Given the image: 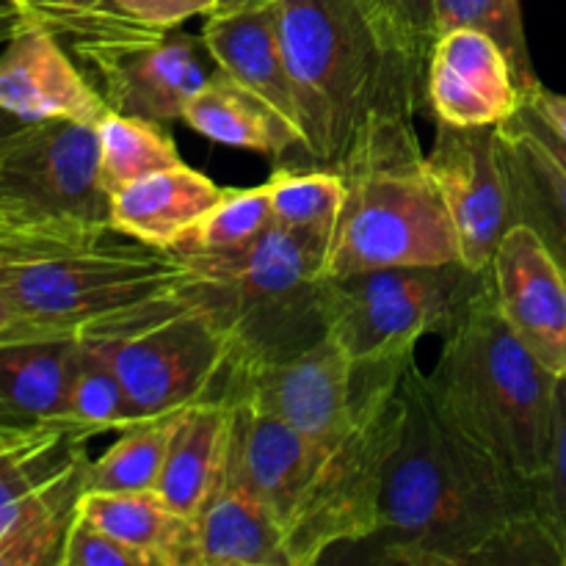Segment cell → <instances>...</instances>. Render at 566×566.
Here are the masks:
<instances>
[{
  "label": "cell",
  "instance_id": "obj_1",
  "mask_svg": "<svg viewBox=\"0 0 566 566\" xmlns=\"http://www.w3.org/2000/svg\"><path fill=\"white\" fill-rule=\"evenodd\" d=\"M407 423L387 473L381 562L407 566L562 564L534 481L470 440L437 409L418 363L407 368Z\"/></svg>",
  "mask_w": 566,
  "mask_h": 566
},
{
  "label": "cell",
  "instance_id": "obj_2",
  "mask_svg": "<svg viewBox=\"0 0 566 566\" xmlns=\"http://www.w3.org/2000/svg\"><path fill=\"white\" fill-rule=\"evenodd\" d=\"M188 254L138 243L111 221L0 224V293L44 337H111L191 298Z\"/></svg>",
  "mask_w": 566,
  "mask_h": 566
},
{
  "label": "cell",
  "instance_id": "obj_3",
  "mask_svg": "<svg viewBox=\"0 0 566 566\" xmlns=\"http://www.w3.org/2000/svg\"><path fill=\"white\" fill-rule=\"evenodd\" d=\"M310 166L337 169L368 127L415 119L426 64L359 0H276Z\"/></svg>",
  "mask_w": 566,
  "mask_h": 566
},
{
  "label": "cell",
  "instance_id": "obj_4",
  "mask_svg": "<svg viewBox=\"0 0 566 566\" xmlns=\"http://www.w3.org/2000/svg\"><path fill=\"white\" fill-rule=\"evenodd\" d=\"M426 387L462 434L523 479H542L556 429L558 376L506 326L492 271L451 332L442 335V352L426 374Z\"/></svg>",
  "mask_w": 566,
  "mask_h": 566
},
{
  "label": "cell",
  "instance_id": "obj_5",
  "mask_svg": "<svg viewBox=\"0 0 566 566\" xmlns=\"http://www.w3.org/2000/svg\"><path fill=\"white\" fill-rule=\"evenodd\" d=\"M346 199L324 260L326 280L459 260L451 219L426 166L415 119L368 127L337 166Z\"/></svg>",
  "mask_w": 566,
  "mask_h": 566
},
{
  "label": "cell",
  "instance_id": "obj_6",
  "mask_svg": "<svg viewBox=\"0 0 566 566\" xmlns=\"http://www.w3.org/2000/svg\"><path fill=\"white\" fill-rule=\"evenodd\" d=\"M415 352L357 365L352 412L318 442L313 468L282 525L287 566L318 564L332 547L374 539L381 497L407 423V368Z\"/></svg>",
  "mask_w": 566,
  "mask_h": 566
},
{
  "label": "cell",
  "instance_id": "obj_7",
  "mask_svg": "<svg viewBox=\"0 0 566 566\" xmlns=\"http://www.w3.org/2000/svg\"><path fill=\"white\" fill-rule=\"evenodd\" d=\"M329 238L332 232L271 224L258 241L232 252L188 254L199 271L193 296L232 343V370L282 363L329 337L324 304Z\"/></svg>",
  "mask_w": 566,
  "mask_h": 566
},
{
  "label": "cell",
  "instance_id": "obj_8",
  "mask_svg": "<svg viewBox=\"0 0 566 566\" xmlns=\"http://www.w3.org/2000/svg\"><path fill=\"white\" fill-rule=\"evenodd\" d=\"M490 276L459 260L392 265L324 282L329 337L354 365L415 352L420 337L446 335Z\"/></svg>",
  "mask_w": 566,
  "mask_h": 566
},
{
  "label": "cell",
  "instance_id": "obj_9",
  "mask_svg": "<svg viewBox=\"0 0 566 566\" xmlns=\"http://www.w3.org/2000/svg\"><path fill=\"white\" fill-rule=\"evenodd\" d=\"M114 365L133 420L171 418L188 407L227 401L235 352L208 307L193 296L125 335L81 337Z\"/></svg>",
  "mask_w": 566,
  "mask_h": 566
},
{
  "label": "cell",
  "instance_id": "obj_10",
  "mask_svg": "<svg viewBox=\"0 0 566 566\" xmlns=\"http://www.w3.org/2000/svg\"><path fill=\"white\" fill-rule=\"evenodd\" d=\"M94 75L108 111L153 122L182 119L186 103L216 75L202 36L133 25L66 42Z\"/></svg>",
  "mask_w": 566,
  "mask_h": 566
},
{
  "label": "cell",
  "instance_id": "obj_11",
  "mask_svg": "<svg viewBox=\"0 0 566 566\" xmlns=\"http://www.w3.org/2000/svg\"><path fill=\"white\" fill-rule=\"evenodd\" d=\"M50 219L111 221L97 125L33 122L0 153V224Z\"/></svg>",
  "mask_w": 566,
  "mask_h": 566
},
{
  "label": "cell",
  "instance_id": "obj_12",
  "mask_svg": "<svg viewBox=\"0 0 566 566\" xmlns=\"http://www.w3.org/2000/svg\"><path fill=\"white\" fill-rule=\"evenodd\" d=\"M426 166L451 219L459 263L470 271H486L512 227V199L497 127H453L437 122Z\"/></svg>",
  "mask_w": 566,
  "mask_h": 566
},
{
  "label": "cell",
  "instance_id": "obj_13",
  "mask_svg": "<svg viewBox=\"0 0 566 566\" xmlns=\"http://www.w3.org/2000/svg\"><path fill=\"white\" fill-rule=\"evenodd\" d=\"M357 365L332 337L282 363L232 370L227 401L285 420L313 442L340 431L352 412Z\"/></svg>",
  "mask_w": 566,
  "mask_h": 566
},
{
  "label": "cell",
  "instance_id": "obj_14",
  "mask_svg": "<svg viewBox=\"0 0 566 566\" xmlns=\"http://www.w3.org/2000/svg\"><path fill=\"white\" fill-rule=\"evenodd\" d=\"M426 105L434 122L453 127H497L525 103L506 50L481 28L437 33L426 61Z\"/></svg>",
  "mask_w": 566,
  "mask_h": 566
},
{
  "label": "cell",
  "instance_id": "obj_15",
  "mask_svg": "<svg viewBox=\"0 0 566 566\" xmlns=\"http://www.w3.org/2000/svg\"><path fill=\"white\" fill-rule=\"evenodd\" d=\"M492 287L503 321L551 370L566 376V269L534 227L514 221L492 258Z\"/></svg>",
  "mask_w": 566,
  "mask_h": 566
},
{
  "label": "cell",
  "instance_id": "obj_16",
  "mask_svg": "<svg viewBox=\"0 0 566 566\" xmlns=\"http://www.w3.org/2000/svg\"><path fill=\"white\" fill-rule=\"evenodd\" d=\"M0 108L22 122H86L105 114L103 94L75 66L53 28L22 9V22L0 53Z\"/></svg>",
  "mask_w": 566,
  "mask_h": 566
},
{
  "label": "cell",
  "instance_id": "obj_17",
  "mask_svg": "<svg viewBox=\"0 0 566 566\" xmlns=\"http://www.w3.org/2000/svg\"><path fill=\"white\" fill-rule=\"evenodd\" d=\"M202 42L221 75L252 94L302 138L296 92L280 39L276 0L230 14H208Z\"/></svg>",
  "mask_w": 566,
  "mask_h": 566
},
{
  "label": "cell",
  "instance_id": "obj_18",
  "mask_svg": "<svg viewBox=\"0 0 566 566\" xmlns=\"http://www.w3.org/2000/svg\"><path fill=\"white\" fill-rule=\"evenodd\" d=\"M77 337L0 343V442L61 426Z\"/></svg>",
  "mask_w": 566,
  "mask_h": 566
},
{
  "label": "cell",
  "instance_id": "obj_19",
  "mask_svg": "<svg viewBox=\"0 0 566 566\" xmlns=\"http://www.w3.org/2000/svg\"><path fill=\"white\" fill-rule=\"evenodd\" d=\"M188 566H287L280 523L241 479L232 451H227L224 473L193 520Z\"/></svg>",
  "mask_w": 566,
  "mask_h": 566
},
{
  "label": "cell",
  "instance_id": "obj_20",
  "mask_svg": "<svg viewBox=\"0 0 566 566\" xmlns=\"http://www.w3.org/2000/svg\"><path fill=\"white\" fill-rule=\"evenodd\" d=\"M315 448L318 442L304 437L285 420L235 403L232 459L249 490L274 514L280 531L307 481Z\"/></svg>",
  "mask_w": 566,
  "mask_h": 566
},
{
  "label": "cell",
  "instance_id": "obj_21",
  "mask_svg": "<svg viewBox=\"0 0 566 566\" xmlns=\"http://www.w3.org/2000/svg\"><path fill=\"white\" fill-rule=\"evenodd\" d=\"M224 193L210 177L180 164L111 193V227L138 243L175 249L210 205Z\"/></svg>",
  "mask_w": 566,
  "mask_h": 566
},
{
  "label": "cell",
  "instance_id": "obj_22",
  "mask_svg": "<svg viewBox=\"0 0 566 566\" xmlns=\"http://www.w3.org/2000/svg\"><path fill=\"white\" fill-rule=\"evenodd\" d=\"M235 403L208 401L175 415L166 462L155 490L171 509L197 520L219 484L230 451Z\"/></svg>",
  "mask_w": 566,
  "mask_h": 566
},
{
  "label": "cell",
  "instance_id": "obj_23",
  "mask_svg": "<svg viewBox=\"0 0 566 566\" xmlns=\"http://www.w3.org/2000/svg\"><path fill=\"white\" fill-rule=\"evenodd\" d=\"M182 122L210 142L260 153L276 166H310L302 138L219 70L188 99Z\"/></svg>",
  "mask_w": 566,
  "mask_h": 566
},
{
  "label": "cell",
  "instance_id": "obj_24",
  "mask_svg": "<svg viewBox=\"0 0 566 566\" xmlns=\"http://www.w3.org/2000/svg\"><path fill=\"white\" fill-rule=\"evenodd\" d=\"M77 514L138 547L158 566H188L193 547V520L171 509L158 490L83 492Z\"/></svg>",
  "mask_w": 566,
  "mask_h": 566
},
{
  "label": "cell",
  "instance_id": "obj_25",
  "mask_svg": "<svg viewBox=\"0 0 566 566\" xmlns=\"http://www.w3.org/2000/svg\"><path fill=\"white\" fill-rule=\"evenodd\" d=\"M497 136L512 199V224L523 221L534 227L566 269V177L542 153L517 114L497 125Z\"/></svg>",
  "mask_w": 566,
  "mask_h": 566
},
{
  "label": "cell",
  "instance_id": "obj_26",
  "mask_svg": "<svg viewBox=\"0 0 566 566\" xmlns=\"http://www.w3.org/2000/svg\"><path fill=\"white\" fill-rule=\"evenodd\" d=\"M99 147V186L103 191L116 193L133 182L164 169L182 164L175 138L164 130V122L127 116L108 111L97 122Z\"/></svg>",
  "mask_w": 566,
  "mask_h": 566
},
{
  "label": "cell",
  "instance_id": "obj_27",
  "mask_svg": "<svg viewBox=\"0 0 566 566\" xmlns=\"http://www.w3.org/2000/svg\"><path fill=\"white\" fill-rule=\"evenodd\" d=\"M171 426L175 415L119 431L108 451L99 453L97 459H88L83 492L155 490L166 462Z\"/></svg>",
  "mask_w": 566,
  "mask_h": 566
},
{
  "label": "cell",
  "instance_id": "obj_28",
  "mask_svg": "<svg viewBox=\"0 0 566 566\" xmlns=\"http://www.w3.org/2000/svg\"><path fill=\"white\" fill-rule=\"evenodd\" d=\"M61 426L99 437L105 431H125L136 426L114 365L92 343L77 337V359Z\"/></svg>",
  "mask_w": 566,
  "mask_h": 566
},
{
  "label": "cell",
  "instance_id": "obj_29",
  "mask_svg": "<svg viewBox=\"0 0 566 566\" xmlns=\"http://www.w3.org/2000/svg\"><path fill=\"white\" fill-rule=\"evenodd\" d=\"M265 193L274 224L315 232H335L346 199L343 177L324 166H276L265 182Z\"/></svg>",
  "mask_w": 566,
  "mask_h": 566
},
{
  "label": "cell",
  "instance_id": "obj_30",
  "mask_svg": "<svg viewBox=\"0 0 566 566\" xmlns=\"http://www.w3.org/2000/svg\"><path fill=\"white\" fill-rule=\"evenodd\" d=\"M271 224H274V216H271L265 186L224 188L216 205H210L202 219L177 241L175 252H232V249L258 241Z\"/></svg>",
  "mask_w": 566,
  "mask_h": 566
},
{
  "label": "cell",
  "instance_id": "obj_31",
  "mask_svg": "<svg viewBox=\"0 0 566 566\" xmlns=\"http://www.w3.org/2000/svg\"><path fill=\"white\" fill-rule=\"evenodd\" d=\"M434 14L437 31L470 25L495 36L501 48L506 50L523 92L528 94L531 88L539 86L534 61H531L528 39H525L520 0H434Z\"/></svg>",
  "mask_w": 566,
  "mask_h": 566
},
{
  "label": "cell",
  "instance_id": "obj_32",
  "mask_svg": "<svg viewBox=\"0 0 566 566\" xmlns=\"http://www.w3.org/2000/svg\"><path fill=\"white\" fill-rule=\"evenodd\" d=\"M536 484V495H539L542 517H545L547 531L556 539L558 551L566 547V376L558 379L556 387V429H553V448L547 470L542 473Z\"/></svg>",
  "mask_w": 566,
  "mask_h": 566
},
{
  "label": "cell",
  "instance_id": "obj_33",
  "mask_svg": "<svg viewBox=\"0 0 566 566\" xmlns=\"http://www.w3.org/2000/svg\"><path fill=\"white\" fill-rule=\"evenodd\" d=\"M59 566H158L153 556L105 534L86 517L75 514L66 531Z\"/></svg>",
  "mask_w": 566,
  "mask_h": 566
},
{
  "label": "cell",
  "instance_id": "obj_34",
  "mask_svg": "<svg viewBox=\"0 0 566 566\" xmlns=\"http://www.w3.org/2000/svg\"><path fill=\"white\" fill-rule=\"evenodd\" d=\"M403 48L420 61H429V50L437 39L434 0H359Z\"/></svg>",
  "mask_w": 566,
  "mask_h": 566
},
{
  "label": "cell",
  "instance_id": "obj_35",
  "mask_svg": "<svg viewBox=\"0 0 566 566\" xmlns=\"http://www.w3.org/2000/svg\"><path fill=\"white\" fill-rule=\"evenodd\" d=\"M92 6H105L138 25L169 31L191 17L213 14L216 0H88Z\"/></svg>",
  "mask_w": 566,
  "mask_h": 566
},
{
  "label": "cell",
  "instance_id": "obj_36",
  "mask_svg": "<svg viewBox=\"0 0 566 566\" xmlns=\"http://www.w3.org/2000/svg\"><path fill=\"white\" fill-rule=\"evenodd\" d=\"M517 116L523 119V125L528 127L531 136L536 138V144L542 147V153H545L547 158L556 164V169L566 177V142H564V138L558 136V133L553 130V127L547 125L545 119H539V116H536L534 111H531L525 103H523V108L517 111Z\"/></svg>",
  "mask_w": 566,
  "mask_h": 566
},
{
  "label": "cell",
  "instance_id": "obj_37",
  "mask_svg": "<svg viewBox=\"0 0 566 566\" xmlns=\"http://www.w3.org/2000/svg\"><path fill=\"white\" fill-rule=\"evenodd\" d=\"M525 105H528L539 119H545L566 142V94L551 92V88H545L539 83V86H534L525 94Z\"/></svg>",
  "mask_w": 566,
  "mask_h": 566
},
{
  "label": "cell",
  "instance_id": "obj_38",
  "mask_svg": "<svg viewBox=\"0 0 566 566\" xmlns=\"http://www.w3.org/2000/svg\"><path fill=\"white\" fill-rule=\"evenodd\" d=\"M42 332L36 326L28 324L14 307H11L9 298L0 293V343L6 340H42Z\"/></svg>",
  "mask_w": 566,
  "mask_h": 566
},
{
  "label": "cell",
  "instance_id": "obj_39",
  "mask_svg": "<svg viewBox=\"0 0 566 566\" xmlns=\"http://www.w3.org/2000/svg\"><path fill=\"white\" fill-rule=\"evenodd\" d=\"M14 3L42 22L59 20V17H64L66 11L77 9V6H92L86 3V0H14Z\"/></svg>",
  "mask_w": 566,
  "mask_h": 566
},
{
  "label": "cell",
  "instance_id": "obj_40",
  "mask_svg": "<svg viewBox=\"0 0 566 566\" xmlns=\"http://www.w3.org/2000/svg\"><path fill=\"white\" fill-rule=\"evenodd\" d=\"M31 125L33 122H22L17 119V116H11L9 111L0 108V153H3L11 142H17Z\"/></svg>",
  "mask_w": 566,
  "mask_h": 566
},
{
  "label": "cell",
  "instance_id": "obj_41",
  "mask_svg": "<svg viewBox=\"0 0 566 566\" xmlns=\"http://www.w3.org/2000/svg\"><path fill=\"white\" fill-rule=\"evenodd\" d=\"M22 22V9L20 6H11V9H0V44L9 42L14 36V31Z\"/></svg>",
  "mask_w": 566,
  "mask_h": 566
},
{
  "label": "cell",
  "instance_id": "obj_42",
  "mask_svg": "<svg viewBox=\"0 0 566 566\" xmlns=\"http://www.w3.org/2000/svg\"><path fill=\"white\" fill-rule=\"evenodd\" d=\"M263 3H271V0H216L213 14H230V11L252 9V6H263Z\"/></svg>",
  "mask_w": 566,
  "mask_h": 566
},
{
  "label": "cell",
  "instance_id": "obj_43",
  "mask_svg": "<svg viewBox=\"0 0 566 566\" xmlns=\"http://www.w3.org/2000/svg\"><path fill=\"white\" fill-rule=\"evenodd\" d=\"M11 6H17L14 0H0V9H11Z\"/></svg>",
  "mask_w": 566,
  "mask_h": 566
},
{
  "label": "cell",
  "instance_id": "obj_44",
  "mask_svg": "<svg viewBox=\"0 0 566 566\" xmlns=\"http://www.w3.org/2000/svg\"><path fill=\"white\" fill-rule=\"evenodd\" d=\"M562 566H566V547H564V562H562Z\"/></svg>",
  "mask_w": 566,
  "mask_h": 566
},
{
  "label": "cell",
  "instance_id": "obj_45",
  "mask_svg": "<svg viewBox=\"0 0 566 566\" xmlns=\"http://www.w3.org/2000/svg\"><path fill=\"white\" fill-rule=\"evenodd\" d=\"M0 446H3V442H0Z\"/></svg>",
  "mask_w": 566,
  "mask_h": 566
},
{
  "label": "cell",
  "instance_id": "obj_46",
  "mask_svg": "<svg viewBox=\"0 0 566 566\" xmlns=\"http://www.w3.org/2000/svg\"><path fill=\"white\" fill-rule=\"evenodd\" d=\"M86 3H88V0H86Z\"/></svg>",
  "mask_w": 566,
  "mask_h": 566
}]
</instances>
